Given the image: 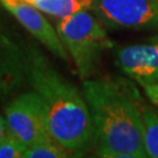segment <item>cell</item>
Here are the masks:
<instances>
[{
    "label": "cell",
    "instance_id": "cell-6",
    "mask_svg": "<svg viewBox=\"0 0 158 158\" xmlns=\"http://www.w3.org/2000/svg\"><path fill=\"white\" fill-rule=\"evenodd\" d=\"M2 5L18 19L34 38L42 42L49 51L60 57L63 61H67L68 55L66 47H63L59 34L55 32L51 23L47 21L39 8L29 4L25 0H0Z\"/></svg>",
    "mask_w": 158,
    "mask_h": 158
},
{
    "label": "cell",
    "instance_id": "cell-5",
    "mask_svg": "<svg viewBox=\"0 0 158 158\" xmlns=\"http://www.w3.org/2000/svg\"><path fill=\"white\" fill-rule=\"evenodd\" d=\"M102 23L111 28H158V0H94Z\"/></svg>",
    "mask_w": 158,
    "mask_h": 158
},
{
    "label": "cell",
    "instance_id": "cell-7",
    "mask_svg": "<svg viewBox=\"0 0 158 158\" xmlns=\"http://www.w3.org/2000/svg\"><path fill=\"white\" fill-rule=\"evenodd\" d=\"M116 63L139 85L158 77V42L132 45L121 48L116 54Z\"/></svg>",
    "mask_w": 158,
    "mask_h": 158
},
{
    "label": "cell",
    "instance_id": "cell-11",
    "mask_svg": "<svg viewBox=\"0 0 158 158\" xmlns=\"http://www.w3.org/2000/svg\"><path fill=\"white\" fill-rule=\"evenodd\" d=\"M141 85L149 97V100L158 107V77L148 81L145 83H142Z\"/></svg>",
    "mask_w": 158,
    "mask_h": 158
},
{
    "label": "cell",
    "instance_id": "cell-2",
    "mask_svg": "<svg viewBox=\"0 0 158 158\" xmlns=\"http://www.w3.org/2000/svg\"><path fill=\"white\" fill-rule=\"evenodd\" d=\"M27 74L45 103L52 137L68 152L89 150L94 145V127L83 94L39 54L29 56Z\"/></svg>",
    "mask_w": 158,
    "mask_h": 158
},
{
    "label": "cell",
    "instance_id": "cell-3",
    "mask_svg": "<svg viewBox=\"0 0 158 158\" xmlns=\"http://www.w3.org/2000/svg\"><path fill=\"white\" fill-rule=\"evenodd\" d=\"M57 34L73 57L79 75L85 80L96 72L102 53L113 47L101 21L85 10L61 19Z\"/></svg>",
    "mask_w": 158,
    "mask_h": 158
},
{
    "label": "cell",
    "instance_id": "cell-1",
    "mask_svg": "<svg viewBox=\"0 0 158 158\" xmlns=\"http://www.w3.org/2000/svg\"><path fill=\"white\" fill-rule=\"evenodd\" d=\"M82 94L90 110L94 145L106 158L148 157L141 98L134 87L111 80L83 81Z\"/></svg>",
    "mask_w": 158,
    "mask_h": 158
},
{
    "label": "cell",
    "instance_id": "cell-9",
    "mask_svg": "<svg viewBox=\"0 0 158 158\" xmlns=\"http://www.w3.org/2000/svg\"><path fill=\"white\" fill-rule=\"evenodd\" d=\"M67 150L56 141L40 142L25 149L23 158H62L67 157Z\"/></svg>",
    "mask_w": 158,
    "mask_h": 158
},
{
    "label": "cell",
    "instance_id": "cell-4",
    "mask_svg": "<svg viewBox=\"0 0 158 158\" xmlns=\"http://www.w3.org/2000/svg\"><path fill=\"white\" fill-rule=\"evenodd\" d=\"M5 114L11 135L26 148L54 139L49 129L45 103L35 90L14 98L6 108Z\"/></svg>",
    "mask_w": 158,
    "mask_h": 158
},
{
    "label": "cell",
    "instance_id": "cell-10",
    "mask_svg": "<svg viewBox=\"0 0 158 158\" xmlns=\"http://www.w3.org/2000/svg\"><path fill=\"white\" fill-rule=\"evenodd\" d=\"M26 147L14 136H7L0 142V158H23Z\"/></svg>",
    "mask_w": 158,
    "mask_h": 158
},
{
    "label": "cell",
    "instance_id": "cell-12",
    "mask_svg": "<svg viewBox=\"0 0 158 158\" xmlns=\"http://www.w3.org/2000/svg\"><path fill=\"white\" fill-rule=\"evenodd\" d=\"M10 135H11V132H10V130H8L7 123L0 117V142L2 141V139H5L6 137Z\"/></svg>",
    "mask_w": 158,
    "mask_h": 158
},
{
    "label": "cell",
    "instance_id": "cell-8",
    "mask_svg": "<svg viewBox=\"0 0 158 158\" xmlns=\"http://www.w3.org/2000/svg\"><path fill=\"white\" fill-rule=\"evenodd\" d=\"M143 138L148 157L158 158V111L141 102Z\"/></svg>",
    "mask_w": 158,
    "mask_h": 158
},
{
    "label": "cell",
    "instance_id": "cell-13",
    "mask_svg": "<svg viewBox=\"0 0 158 158\" xmlns=\"http://www.w3.org/2000/svg\"><path fill=\"white\" fill-rule=\"evenodd\" d=\"M0 36H1V35H0Z\"/></svg>",
    "mask_w": 158,
    "mask_h": 158
}]
</instances>
